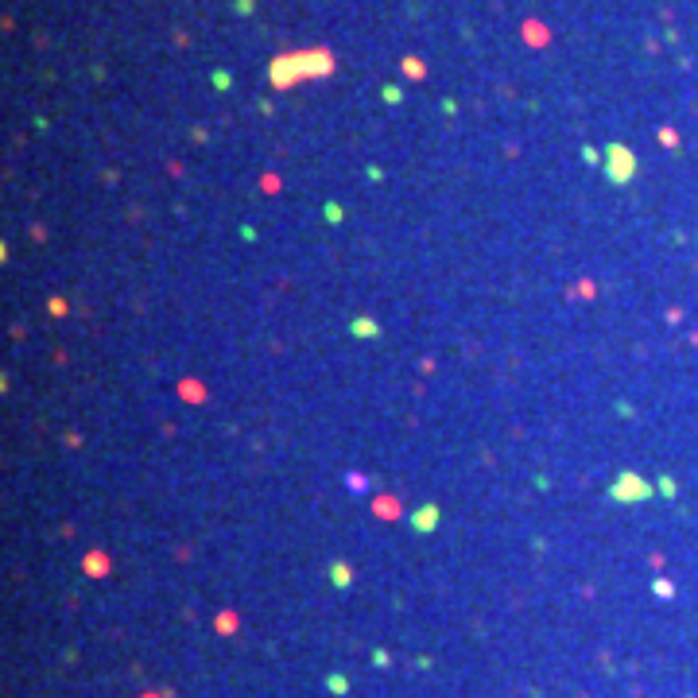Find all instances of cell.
Returning <instances> with one entry per match:
<instances>
[{"instance_id":"cell-1","label":"cell","mask_w":698,"mask_h":698,"mask_svg":"<svg viewBox=\"0 0 698 698\" xmlns=\"http://www.w3.org/2000/svg\"><path fill=\"white\" fill-rule=\"evenodd\" d=\"M609 497L621 501V505H636V501H648V497H652V485H648L644 477H636V473H621V477L609 485Z\"/></svg>"},{"instance_id":"cell-2","label":"cell","mask_w":698,"mask_h":698,"mask_svg":"<svg viewBox=\"0 0 698 698\" xmlns=\"http://www.w3.org/2000/svg\"><path fill=\"white\" fill-rule=\"evenodd\" d=\"M629 175H633V160H629V151H624V148H609V179H613V183H629Z\"/></svg>"},{"instance_id":"cell-3","label":"cell","mask_w":698,"mask_h":698,"mask_svg":"<svg viewBox=\"0 0 698 698\" xmlns=\"http://www.w3.org/2000/svg\"><path fill=\"white\" fill-rule=\"evenodd\" d=\"M411 524H415V532H430V527L439 524V508H435V505H423L415 516H411Z\"/></svg>"},{"instance_id":"cell-4","label":"cell","mask_w":698,"mask_h":698,"mask_svg":"<svg viewBox=\"0 0 698 698\" xmlns=\"http://www.w3.org/2000/svg\"><path fill=\"white\" fill-rule=\"evenodd\" d=\"M353 334H361V338H380V326H376L373 318H353Z\"/></svg>"},{"instance_id":"cell-5","label":"cell","mask_w":698,"mask_h":698,"mask_svg":"<svg viewBox=\"0 0 698 698\" xmlns=\"http://www.w3.org/2000/svg\"><path fill=\"white\" fill-rule=\"evenodd\" d=\"M330 578L338 582V586H349V578H353V574H349V567H345V563H334V567H330Z\"/></svg>"},{"instance_id":"cell-6","label":"cell","mask_w":698,"mask_h":698,"mask_svg":"<svg viewBox=\"0 0 698 698\" xmlns=\"http://www.w3.org/2000/svg\"><path fill=\"white\" fill-rule=\"evenodd\" d=\"M323 214H326V221H334V226H338V221H342V210H338V206H326Z\"/></svg>"}]
</instances>
